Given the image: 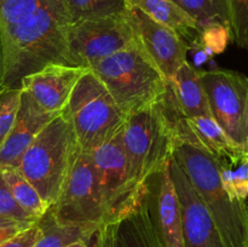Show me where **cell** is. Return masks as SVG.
I'll list each match as a JSON object with an SVG mask.
<instances>
[{"instance_id": "6da1fadb", "label": "cell", "mask_w": 248, "mask_h": 247, "mask_svg": "<svg viewBox=\"0 0 248 247\" xmlns=\"http://www.w3.org/2000/svg\"><path fill=\"white\" fill-rule=\"evenodd\" d=\"M173 157L210 212L224 247H248V203L235 201L223 188L218 160L196 139L186 119H174Z\"/></svg>"}, {"instance_id": "7a4b0ae2", "label": "cell", "mask_w": 248, "mask_h": 247, "mask_svg": "<svg viewBox=\"0 0 248 247\" xmlns=\"http://www.w3.org/2000/svg\"><path fill=\"white\" fill-rule=\"evenodd\" d=\"M70 23L63 0H45L26 21L1 39L5 90L19 87L24 77L46 65L68 64L67 33Z\"/></svg>"}, {"instance_id": "3957f363", "label": "cell", "mask_w": 248, "mask_h": 247, "mask_svg": "<svg viewBox=\"0 0 248 247\" xmlns=\"http://www.w3.org/2000/svg\"><path fill=\"white\" fill-rule=\"evenodd\" d=\"M80 154L81 148L72 121L61 111L39 132L16 171L51 207L62 193Z\"/></svg>"}, {"instance_id": "277c9868", "label": "cell", "mask_w": 248, "mask_h": 247, "mask_svg": "<svg viewBox=\"0 0 248 247\" xmlns=\"http://www.w3.org/2000/svg\"><path fill=\"white\" fill-rule=\"evenodd\" d=\"M176 115V109L164 97L126 116L121 138L130 173L140 188L173 156Z\"/></svg>"}, {"instance_id": "5b68a950", "label": "cell", "mask_w": 248, "mask_h": 247, "mask_svg": "<svg viewBox=\"0 0 248 247\" xmlns=\"http://www.w3.org/2000/svg\"><path fill=\"white\" fill-rule=\"evenodd\" d=\"M90 69L126 115L160 102L169 87L166 77L138 41L97 61Z\"/></svg>"}, {"instance_id": "8992f818", "label": "cell", "mask_w": 248, "mask_h": 247, "mask_svg": "<svg viewBox=\"0 0 248 247\" xmlns=\"http://www.w3.org/2000/svg\"><path fill=\"white\" fill-rule=\"evenodd\" d=\"M63 111L72 121L82 153L116 137L127 116L91 69L80 77Z\"/></svg>"}, {"instance_id": "52a82bcc", "label": "cell", "mask_w": 248, "mask_h": 247, "mask_svg": "<svg viewBox=\"0 0 248 247\" xmlns=\"http://www.w3.org/2000/svg\"><path fill=\"white\" fill-rule=\"evenodd\" d=\"M211 115L232 144L248 154V77L235 70L200 72Z\"/></svg>"}, {"instance_id": "ba28073f", "label": "cell", "mask_w": 248, "mask_h": 247, "mask_svg": "<svg viewBox=\"0 0 248 247\" xmlns=\"http://www.w3.org/2000/svg\"><path fill=\"white\" fill-rule=\"evenodd\" d=\"M137 43L125 14L80 19L67 33L68 64L90 68L97 61Z\"/></svg>"}, {"instance_id": "9c48e42d", "label": "cell", "mask_w": 248, "mask_h": 247, "mask_svg": "<svg viewBox=\"0 0 248 247\" xmlns=\"http://www.w3.org/2000/svg\"><path fill=\"white\" fill-rule=\"evenodd\" d=\"M90 154L106 215L104 223L111 222L138 202L144 186L140 188L131 176L121 132Z\"/></svg>"}, {"instance_id": "30bf717a", "label": "cell", "mask_w": 248, "mask_h": 247, "mask_svg": "<svg viewBox=\"0 0 248 247\" xmlns=\"http://www.w3.org/2000/svg\"><path fill=\"white\" fill-rule=\"evenodd\" d=\"M48 210L60 224L96 228L104 224L106 215L90 153L81 152L62 193Z\"/></svg>"}, {"instance_id": "8fae6325", "label": "cell", "mask_w": 248, "mask_h": 247, "mask_svg": "<svg viewBox=\"0 0 248 247\" xmlns=\"http://www.w3.org/2000/svg\"><path fill=\"white\" fill-rule=\"evenodd\" d=\"M125 16L136 39L167 81L186 62L189 45L172 29L159 23L140 9L127 5Z\"/></svg>"}, {"instance_id": "7c38bea8", "label": "cell", "mask_w": 248, "mask_h": 247, "mask_svg": "<svg viewBox=\"0 0 248 247\" xmlns=\"http://www.w3.org/2000/svg\"><path fill=\"white\" fill-rule=\"evenodd\" d=\"M169 170L181 207L183 246L224 247L205 203L173 156L170 160Z\"/></svg>"}, {"instance_id": "4fadbf2b", "label": "cell", "mask_w": 248, "mask_h": 247, "mask_svg": "<svg viewBox=\"0 0 248 247\" xmlns=\"http://www.w3.org/2000/svg\"><path fill=\"white\" fill-rule=\"evenodd\" d=\"M169 164L145 181L144 198L150 219L162 246L184 247L181 207L170 176Z\"/></svg>"}, {"instance_id": "5bb4252c", "label": "cell", "mask_w": 248, "mask_h": 247, "mask_svg": "<svg viewBox=\"0 0 248 247\" xmlns=\"http://www.w3.org/2000/svg\"><path fill=\"white\" fill-rule=\"evenodd\" d=\"M89 69L78 65L52 63L24 77L19 87L28 92L44 110L60 114L67 106L75 85Z\"/></svg>"}, {"instance_id": "9a60e30c", "label": "cell", "mask_w": 248, "mask_h": 247, "mask_svg": "<svg viewBox=\"0 0 248 247\" xmlns=\"http://www.w3.org/2000/svg\"><path fill=\"white\" fill-rule=\"evenodd\" d=\"M58 114L44 110L33 97L21 89V101L11 131L0 145V172L16 170L41 130Z\"/></svg>"}, {"instance_id": "2e32d148", "label": "cell", "mask_w": 248, "mask_h": 247, "mask_svg": "<svg viewBox=\"0 0 248 247\" xmlns=\"http://www.w3.org/2000/svg\"><path fill=\"white\" fill-rule=\"evenodd\" d=\"M94 237L96 247H164L150 219L144 191L127 213L102 224Z\"/></svg>"}, {"instance_id": "e0dca14e", "label": "cell", "mask_w": 248, "mask_h": 247, "mask_svg": "<svg viewBox=\"0 0 248 247\" xmlns=\"http://www.w3.org/2000/svg\"><path fill=\"white\" fill-rule=\"evenodd\" d=\"M169 90L177 111L183 118L212 116L207 94L200 79V70L195 69L188 61L169 81Z\"/></svg>"}, {"instance_id": "ac0fdd59", "label": "cell", "mask_w": 248, "mask_h": 247, "mask_svg": "<svg viewBox=\"0 0 248 247\" xmlns=\"http://www.w3.org/2000/svg\"><path fill=\"white\" fill-rule=\"evenodd\" d=\"M159 23L178 34L189 46L200 39L198 24L172 0H126Z\"/></svg>"}, {"instance_id": "d6986e66", "label": "cell", "mask_w": 248, "mask_h": 247, "mask_svg": "<svg viewBox=\"0 0 248 247\" xmlns=\"http://www.w3.org/2000/svg\"><path fill=\"white\" fill-rule=\"evenodd\" d=\"M186 121L199 143L218 160H234L239 155L247 154L232 144L212 116H198L186 119Z\"/></svg>"}, {"instance_id": "ffe728a7", "label": "cell", "mask_w": 248, "mask_h": 247, "mask_svg": "<svg viewBox=\"0 0 248 247\" xmlns=\"http://www.w3.org/2000/svg\"><path fill=\"white\" fill-rule=\"evenodd\" d=\"M43 236L33 247H65L75 241H91L98 228L86 225H64L55 220L50 210L38 219Z\"/></svg>"}, {"instance_id": "44dd1931", "label": "cell", "mask_w": 248, "mask_h": 247, "mask_svg": "<svg viewBox=\"0 0 248 247\" xmlns=\"http://www.w3.org/2000/svg\"><path fill=\"white\" fill-rule=\"evenodd\" d=\"M189 17L195 21L200 35L205 29L213 26L230 28V14L228 0H172Z\"/></svg>"}, {"instance_id": "7402d4cb", "label": "cell", "mask_w": 248, "mask_h": 247, "mask_svg": "<svg viewBox=\"0 0 248 247\" xmlns=\"http://www.w3.org/2000/svg\"><path fill=\"white\" fill-rule=\"evenodd\" d=\"M1 174L15 201L24 212L35 219H39L45 215L50 207L46 205L36 189L23 176H21L16 170H4L1 171Z\"/></svg>"}, {"instance_id": "603a6c76", "label": "cell", "mask_w": 248, "mask_h": 247, "mask_svg": "<svg viewBox=\"0 0 248 247\" xmlns=\"http://www.w3.org/2000/svg\"><path fill=\"white\" fill-rule=\"evenodd\" d=\"M218 169L228 195L235 201H247L248 154L239 155L234 160H218Z\"/></svg>"}, {"instance_id": "cb8c5ba5", "label": "cell", "mask_w": 248, "mask_h": 247, "mask_svg": "<svg viewBox=\"0 0 248 247\" xmlns=\"http://www.w3.org/2000/svg\"><path fill=\"white\" fill-rule=\"evenodd\" d=\"M70 22L124 14L126 0H63Z\"/></svg>"}, {"instance_id": "d4e9b609", "label": "cell", "mask_w": 248, "mask_h": 247, "mask_svg": "<svg viewBox=\"0 0 248 247\" xmlns=\"http://www.w3.org/2000/svg\"><path fill=\"white\" fill-rule=\"evenodd\" d=\"M45 0H0V34L6 38Z\"/></svg>"}, {"instance_id": "484cf974", "label": "cell", "mask_w": 248, "mask_h": 247, "mask_svg": "<svg viewBox=\"0 0 248 247\" xmlns=\"http://www.w3.org/2000/svg\"><path fill=\"white\" fill-rule=\"evenodd\" d=\"M232 39L248 55V0H228Z\"/></svg>"}, {"instance_id": "4316f807", "label": "cell", "mask_w": 248, "mask_h": 247, "mask_svg": "<svg viewBox=\"0 0 248 247\" xmlns=\"http://www.w3.org/2000/svg\"><path fill=\"white\" fill-rule=\"evenodd\" d=\"M21 101V87L6 89L0 94V145L7 137L16 120Z\"/></svg>"}, {"instance_id": "83f0119b", "label": "cell", "mask_w": 248, "mask_h": 247, "mask_svg": "<svg viewBox=\"0 0 248 247\" xmlns=\"http://www.w3.org/2000/svg\"><path fill=\"white\" fill-rule=\"evenodd\" d=\"M0 216L24 224H34L38 219L24 212L15 201L6 182L0 172Z\"/></svg>"}, {"instance_id": "f1b7e54d", "label": "cell", "mask_w": 248, "mask_h": 247, "mask_svg": "<svg viewBox=\"0 0 248 247\" xmlns=\"http://www.w3.org/2000/svg\"><path fill=\"white\" fill-rule=\"evenodd\" d=\"M41 236H43V229L36 220L31 227L21 230L9 240L0 244V247H33Z\"/></svg>"}, {"instance_id": "f546056e", "label": "cell", "mask_w": 248, "mask_h": 247, "mask_svg": "<svg viewBox=\"0 0 248 247\" xmlns=\"http://www.w3.org/2000/svg\"><path fill=\"white\" fill-rule=\"evenodd\" d=\"M31 227V225H28ZM28 227H24V225H18V227H9V228H2L0 229V244H2L4 241L9 240L10 237H12L14 235H16L17 232H19L21 230L26 229Z\"/></svg>"}, {"instance_id": "4dcf8cb0", "label": "cell", "mask_w": 248, "mask_h": 247, "mask_svg": "<svg viewBox=\"0 0 248 247\" xmlns=\"http://www.w3.org/2000/svg\"><path fill=\"white\" fill-rule=\"evenodd\" d=\"M5 90V55L2 46L1 34H0V94Z\"/></svg>"}, {"instance_id": "1f68e13d", "label": "cell", "mask_w": 248, "mask_h": 247, "mask_svg": "<svg viewBox=\"0 0 248 247\" xmlns=\"http://www.w3.org/2000/svg\"><path fill=\"white\" fill-rule=\"evenodd\" d=\"M18 225L28 227V225H31V224H24V223L16 222V220L9 219V218H5L0 216V229H2V228H9V227H18Z\"/></svg>"}, {"instance_id": "d6a6232c", "label": "cell", "mask_w": 248, "mask_h": 247, "mask_svg": "<svg viewBox=\"0 0 248 247\" xmlns=\"http://www.w3.org/2000/svg\"><path fill=\"white\" fill-rule=\"evenodd\" d=\"M89 244H90L89 241H82V240H79V241L72 242V244H69L65 247H90Z\"/></svg>"}, {"instance_id": "836d02e7", "label": "cell", "mask_w": 248, "mask_h": 247, "mask_svg": "<svg viewBox=\"0 0 248 247\" xmlns=\"http://www.w3.org/2000/svg\"><path fill=\"white\" fill-rule=\"evenodd\" d=\"M247 203H248V200H247Z\"/></svg>"}]
</instances>
